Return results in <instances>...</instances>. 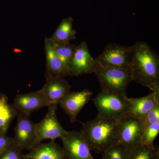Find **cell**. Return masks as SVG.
<instances>
[{"label": "cell", "mask_w": 159, "mask_h": 159, "mask_svg": "<svg viewBox=\"0 0 159 159\" xmlns=\"http://www.w3.org/2000/svg\"><path fill=\"white\" fill-rule=\"evenodd\" d=\"M45 116L39 123H36V138L34 146L43 140L49 139L54 141L60 139L66 133L58 121L57 116V104H51Z\"/></svg>", "instance_id": "obj_5"}, {"label": "cell", "mask_w": 159, "mask_h": 159, "mask_svg": "<svg viewBox=\"0 0 159 159\" xmlns=\"http://www.w3.org/2000/svg\"><path fill=\"white\" fill-rule=\"evenodd\" d=\"M17 122L15 128V145L21 150H30L34 147L36 138V123L30 116L18 111Z\"/></svg>", "instance_id": "obj_10"}, {"label": "cell", "mask_w": 159, "mask_h": 159, "mask_svg": "<svg viewBox=\"0 0 159 159\" xmlns=\"http://www.w3.org/2000/svg\"><path fill=\"white\" fill-rule=\"evenodd\" d=\"M125 97L101 91L93 100L97 116L117 121L122 119L126 116L127 111Z\"/></svg>", "instance_id": "obj_4"}, {"label": "cell", "mask_w": 159, "mask_h": 159, "mask_svg": "<svg viewBox=\"0 0 159 159\" xmlns=\"http://www.w3.org/2000/svg\"><path fill=\"white\" fill-rule=\"evenodd\" d=\"M17 113L13 104H9L6 96L2 95L0 97V133L6 134Z\"/></svg>", "instance_id": "obj_18"}, {"label": "cell", "mask_w": 159, "mask_h": 159, "mask_svg": "<svg viewBox=\"0 0 159 159\" xmlns=\"http://www.w3.org/2000/svg\"><path fill=\"white\" fill-rule=\"evenodd\" d=\"M14 143L0 154V159H26L25 155Z\"/></svg>", "instance_id": "obj_23"}, {"label": "cell", "mask_w": 159, "mask_h": 159, "mask_svg": "<svg viewBox=\"0 0 159 159\" xmlns=\"http://www.w3.org/2000/svg\"><path fill=\"white\" fill-rule=\"evenodd\" d=\"M119 142L129 149L141 145L145 129L140 119L125 116L118 121Z\"/></svg>", "instance_id": "obj_7"}, {"label": "cell", "mask_w": 159, "mask_h": 159, "mask_svg": "<svg viewBox=\"0 0 159 159\" xmlns=\"http://www.w3.org/2000/svg\"><path fill=\"white\" fill-rule=\"evenodd\" d=\"M13 143L14 141L13 138L6 136L5 134L0 133V154Z\"/></svg>", "instance_id": "obj_25"}, {"label": "cell", "mask_w": 159, "mask_h": 159, "mask_svg": "<svg viewBox=\"0 0 159 159\" xmlns=\"http://www.w3.org/2000/svg\"><path fill=\"white\" fill-rule=\"evenodd\" d=\"M93 93L89 89L77 92H70L59 102L61 107L69 117L72 123L77 121L80 111L91 99Z\"/></svg>", "instance_id": "obj_11"}, {"label": "cell", "mask_w": 159, "mask_h": 159, "mask_svg": "<svg viewBox=\"0 0 159 159\" xmlns=\"http://www.w3.org/2000/svg\"><path fill=\"white\" fill-rule=\"evenodd\" d=\"M12 104L18 111L29 116L35 111L50 105L40 90L16 95Z\"/></svg>", "instance_id": "obj_13"}, {"label": "cell", "mask_w": 159, "mask_h": 159, "mask_svg": "<svg viewBox=\"0 0 159 159\" xmlns=\"http://www.w3.org/2000/svg\"><path fill=\"white\" fill-rule=\"evenodd\" d=\"M126 116L142 119L152 109L159 105V91L152 92L147 96L139 98L125 97Z\"/></svg>", "instance_id": "obj_12"}, {"label": "cell", "mask_w": 159, "mask_h": 159, "mask_svg": "<svg viewBox=\"0 0 159 159\" xmlns=\"http://www.w3.org/2000/svg\"><path fill=\"white\" fill-rule=\"evenodd\" d=\"M129 152L128 148L118 143L102 152V159H128Z\"/></svg>", "instance_id": "obj_21"}, {"label": "cell", "mask_w": 159, "mask_h": 159, "mask_svg": "<svg viewBox=\"0 0 159 159\" xmlns=\"http://www.w3.org/2000/svg\"><path fill=\"white\" fill-rule=\"evenodd\" d=\"M26 159H66L63 148L54 141L40 143L25 155Z\"/></svg>", "instance_id": "obj_15"}, {"label": "cell", "mask_w": 159, "mask_h": 159, "mask_svg": "<svg viewBox=\"0 0 159 159\" xmlns=\"http://www.w3.org/2000/svg\"><path fill=\"white\" fill-rule=\"evenodd\" d=\"M94 74L98 78L101 91L123 97L126 96L129 84L133 81L130 69L106 66L97 61Z\"/></svg>", "instance_id": "obj_3"}, {"label": "cell", "mask_w": 159, "mask_h": 159, "mask_svg": "<svg viewBox=\"0 0 159 159\" xmlns=\"http://www.w3.org/2000/svg\"><path fill=\"white\" fill-rule=\"evenodd\" d=\"M44 45L47 61L46 79L49 77H65L62 64L54 52L53 42L50 38H46Z\"/></svg>", "instance_id": "obj_16"}, {"label": "cell", "mask_w": 159, "mask_h": 159, "mask_svg": "<svg viewBox=\"0 0 159 159\" xmlns=\"http://www.w3.org/2000/svg\"><path fill=\"white\" fill-rule=\"evenodd\" d=\"M76 47L70 43H60L53 42L54 52L62 64L66 76H68V67L74 55Z\"/></svg>", "instance_id": "obj_19"}, {"label": "cell", "mask_w": 159, "mask_h": 159, "mask_svg": "<svg viewBox=\"0 0 159 159\" xmlns=\"http://www.w3.org/2000/svg\"><path fill=\"white\" fill-rule=\"evenodd\" d=\"M159 133V122L152 124L145 129L142 136L141 145L149 148L155 146L154 142Z\"/></svg>", "instance_id": "obj_22"}, {"label": "cell", "mask_w": 159, "mask_h": 159, "mask_svg": "<svg viewBox=\"0 0 159 159\" xmlns=\"http://www.w3.org/2000/svg\"><path fill=\"white\" fill-rule=\"evenodd\" d=\"M130 70L133 80L152 92L159 91V57L148 43L132 46Z\"/></svg>", "instance_id": "obj_1"}, {"label": "cell", "mask_w": 159, "mask_h": 159, "mask_svg": "<svg viewBox=\"0 0 159 159\" xmlns=\"http://www.w3.org/2000/svg\"><path fill=\"white\" fill-rule=\"evenodd\" d=\"M60 139L66 159H95L80 131H67Z\"/></svg>", "instance_id": "obj_8"}, {"label": "cell", "mask_w": 159, "mask_h": 159, "mask_svg": "<svg viewBox=\"0 0 159 159\" xmlns=\"http://www.w3.org/2000/svg\"><path fill=\"white\" fill-rule=\"evenodd\" d=\"M74 20L72 18L64 19L50 39L54 42L70 43L76 39V31L73 29Z\"/></svg>", "instance_id": "obj_17"}, {"label": "cell", "mask_w": 159, "mask_h": 159, "mask_svg": "<svg viewBox=\"0 0 159 159\" xmlns=\"http://www.w3.org/2000/svg\"><path fill=\"white\" fill-rule=\"evenodd\" d=\"M128 159H159V148L139 145L129 149Z\"/></svg>", "instance_id": "obj_20"}, {"label": "cell", "mask_w": 159, "mask_h": 159, "mask_svg": "<svg viewBox=\"0 0 159 159\" xmlns=\"http://www.w3.org/2000/svg\"><path fill=\"white\" fill-rule=\"evenodd\" d=\"M141 120L145 129L152 124L159 122V105L148 112Z\"/></svg>", "instance_id": "obj_24"}, {"label": "cell", "mask_w": 159, "mask_h": 159, "mask_svg": "<svg viewBox=\"0 0 159 159\" xmlns=\"http://www.w3.org/2000/svg\"><path fill=\"white\" fill-rule=\"evenodd\" d=\"M132 47L116 43L109 44L95 60L102 66L130 69Z\"/></svg>", "instance_id": "obj_6"}, {"label": "cell", "mask_w": 159, "mask_h": 159, "mask_svg": "<svg viewBox=\"0 0 159 159\" xmlns=\"http://www.w3.org/2000/svg\"><path fill=\"white\" fill-rule=\"evenodd\" d=\"M96 65V60L90 53L87 43L82 42L75 48L68 67L67 75L73 77L93 74Z\"/></svg>", "instance_id": "obj_9"}, {"label": "cell", "mask_w": 159, "mask_h": 159, "mask_svg": "<svg viewBox=\"0 0 159 159\" xmlns=\"http://www.w3.org/2000/svg\"><path fill=\"white\" fill-rule=\"evenodd\" d=\"M80 131L91 151L102 153L119 142L118 122L97 116L82 123Z\"/></svg>", "instance_id": "obj_2"}, {"label": "cell", "mask_w": 159, "mask_h": 159, "mask_svg": "<svg viewBox=\"0 0 159 159\" xmlns=\"http://www.w3.org/2000/svg\"><path fill=\"white\" fill-rule=\"evenodd\" d=\"M41 91L49 104H59L60 100L71 92V86L63 77L46 78Z\"/></svg>", "instance_id": "obj_14"}]
</instances>
